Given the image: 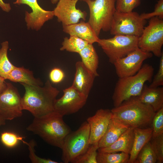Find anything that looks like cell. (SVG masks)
<instances>
[{"label":"cell","instance_id":"1","mask_svg":"<svg viewBox=\"0 0 163 163\" xmlns=\"http://www.w3.org/2000/svg\"><path fill=\"white\" fill-rule=\"evenodd\" d=\"M21 84L25 90L22 97L23 110H28L36 117L54 111V103L59 91L52 85L49 80L43 86Z\"/></svg>","mask_w":163,"mask_h":163},{"label":"cell","instance_id":"2","mask_svg":"<svg viewBox=\"0 0 163 163\" xmlns=\"http://www.w3.org/2000/svg\"><path fill=\"white\" fill-rule=\"evenodd\" d=\"M63 117L54 110L41 117H34L26 129L49 144L61 149L65 139L71 132Z\"/></svg>","mask_w":163,"mask_h":163},{"label":"cell","instance_id":"3","mask_svg":"<svg viewBox=\"0 0 163 163\" xmlns=\"http://www.w3.org/2000/svg\"><path fill=\"white\" fill-rule=\"evenodd\" d=\"M110 110L113 117L133 128L149 127L156 112L150 106L140 101L137 96L124 101Z\"/></svg>","mask_w":163,"mask_h":163},{"label":"cell","instance_id":"4","mask_svg":"<svg viewBox=\"0 0 163 163\" xmlns=\"http://www.w3.org/2000/svg\"><path fill=\"white\" fill-rule=\"evenodd\" d=\"M154 69L152 66L145 63L142 65L135 75L119 78L115 86L112 96L114 107H117L123 101L140 94L145 83L152 80Z\"/></svg>","mask_w":163,"mask_h":163},{"label":"cell","instance_id":"5","mask_svg":"<svg viewBox=\"0 0 163 163\" xmlns=\"http://www.w3.org/2000/svg\"><path fill=\"white\" fill-rule=\"evenodd\" d=\"M89 8L88 22L99 37L102 30H110L113 15L116 11L115 0H82Z\"/></svg>","mask_w":163,"mask_h":163},{"label":"cell","instance_id":"6","mask_svg":"<svg viewBox=\"0 0 163 163\" xmlns=\"http://www.w3.org/2000/svg\"><path fill=\"white\" fill-rule=\"evenodd\" d=\"M90 126L86 121L77 130L71 132L66 136L61 149L62 160L63 162L72 163L87 150L90 145Z\"/></svg>","mask_w":163,"mask_h":163},{"label":"cell","instance_id":"7","mask_svg":"<svg viewBox=\"0 0 163 163\" xmlns=\"http://www.w3.org/2000/svg\"><path fill=\"white\" fill-rule=\"evenodd\" d=\"M139 37L116 35L108 39L99 38L97 43L108 57L109 62L113 64L138 47Z\"/></svg>","mask_w":163,"mask_h":163},{"label":"cell","instance_id":"8","mask_svg":"<svg viewBox=\"0 0 163 163\" xmlns=\"http://www.w3.org/2000/svg\"><path fill=\"white\" fill-rule=\"evenodd\" d=\"M149 19L148 25L144 27L142 34L138 38V47L160 58L163 53V20L158 17Z\"/></svg>","mask_w":163,"mask_h":163},{"label":"cell","instance_id":"9","mask_svg":"<svg viewBox=\"0 0 163 163\" xmlns=\"http://www.w3.org/2000/svg\"><path fill=\"white\" fill-rule=\"evenodd\" d=\"M146 20L143 19L138 13L134 11L127 12H115L110 30L113 35H122L138 37L142 34Z\"/></svg>","mask_w":163,"mask_h":163},{"label":"cell","instance_id":"10","mask_svg":"<svg viewBox=\"0 0 163 163\" xmlns=\"http://www.w3.org/2000/svg\"><path fill=\"white\" fill-rule=\"evenodd\" d=\"M6 89L0 94V117L5 120L21 117L23 114L22 97L17 88L7 83Z\"/></svg>","mask_w":163,"mask_h":163},{"label":"cell","instance_id":"11","mask_svg":"<svg viewBox=\"0 0 163 163\" xmlns=\"http://www.w3.org/2000/svg\"><path fill=\"white\" fill-rule=\"evenodd\" d=\"M152 55V53L137 48L113 63L117 75L119 78H122L135 75L141 68L143 62Z\"/></svg>","mask_w":163,"mask_h":163},{"label":"cell","instance_id":"12","mask_svg":"<svg viewBox=\"0 0 163 163\" xmlns=\"http://www.w3.org/2000/svg\"><path fill=\"white\" fill-rule=\"evenodd\" d=\"M63 94L56 99L54 110L63 116L75 113L85 104L88 97L72 86L63 90Z\"/></svg>","mask_w":163,"mask_h":163},{"label":"cell","instance_id":"13","mask_svg":"<svg viewBox=\"0 0 163 163\" xmlns=\"http://www.w3.org/2000/svg\"><path fill=\"white\" fill-rule=\"evenodd\" d=\"M13 3L25 4L30 7L32 11H25L24 20L28 29L38 31L44 24L54 16L53 11H47L42 8L37 0H16Z\"/></svg>","mask_w":163,"mask_h":163},{"label":"cell","instance_id":"14","mask_svg":"<svg viewBox=\"0 0 163 163\" xmlns=\"http://www.w3.org/2000/svg\"><path fill=\"white\" fill-rule=\"evenodd\" d=\"M78 0H60L53 10L54 16L62 26L77 24L80 20H86L87 13L76 8Z\"/></svg>","mask_w":163,"mask_h":163},{"label":"cell","instance_id":"15","mask_svg":"<svg viewBox=\"0 0 163 163\" xmlns=\"http://www.w3.org/2000/svg\"><path fill=\"white\" fill-rule=\"evenodd\" d=\"M112 117L110 110L100 109L97 111L94 115L87 119L90 127V144L98 142L105 133Z\"/></svg>","mask_w":163,"mask_h":163},{"label":"cell","instance_id":"16","mask_svg":"<svg viewBox=\"0 0 163 163\" xmlns=\"http://www.w3.org/2000/svg\"><path fill=\"white\" fill-rule=\"evenodd\" d=\"M75 67V73L72 86L88 97L96 76L85 66L82 61L76 62Z\"/></svg>","mask_w":163,"mask_h":163},{"label":"cell","instance_id":"17","mask_svg":"<svg viewBox=\"0 0 163 163\" xmlns=\"http://www.w3.org/2000/svg\"><path fill=\"white\" fill-rule=\"evenodd\" d=\"M62 27L65 33L76 36L89 44L97 43L99 39L90 24L83 20L77 24L62 26Z\"/></svg>","mask_w":163,"mask_h":163},{"label":"cell","instance_id":"18","mask_svg":"<svg viewBox=\"0 0 163 163\" xmlns=\"http://www.w3.org/2000/svg\"><path fill=\"white\" fill-rule=\"evenodd\" d=\"M129 127L112 117L105 133L98 142L99 148L110 145Z\"/></svg>","mask_w":163,"mask_h":163},{"label":"cell","instance_id":"19","mask_svg":"<svg viewBox=\"0 0 163 163\" xmlns=\"http://www.w3.org/2000/svg\"><path fill=\"white\" fill-rule=\"evenodd\" d=\"M134 137V128L129 127L114 142L107 147L99 148L97 152H121L129 154L133 146Z\"/></svg>","mask_w":163,"mask_h":163},{"label":"cell","instance_id":"20","mask_svg":"<svg viewBox=\"0 0 163 163\" xmlns=\"http://www.w3.org/2000/svg\"><path fill=\"white\" fill-rule=\"evenodd\" d=\"M137 97L142 102L152 107L155 112L163 107V87L152 88L145 84Z\"/></svg>","mask_w":163,"mask_h":163},{"label":"cell","instance_id":"21","mask_svg":"<svg viewBox=\"0 0 163 163\" xmlns=\"http://www.w3.org/2000/svg\"><path fill=\"white\" fill-rule=\"evenodd\" d=\"M152 128H134V137L133 145L129 154V163H134L140 151L152 137Z\"/></svg>","mask_w":163,"mask_h":163},{"label":"cell","instance_id":"22","mask_svg":"<svg viewBox=\"0 0 163 163\" xmlns=\"http://www.w3.org/2000/svg\"><path fill=\"white\" fill-rule=\"evenodd\" d=\"M7 79L29 85L42 86L43 85L40 79L34 77L32 71L24 67L15 66L9 74Z\"/></svg>","mask_w":163,"mask_h":163},{"label":"cell","instance_id":"23","mask_svg":"<svg viewBox=\"0 0 163 163\" xmlns=\"http://www.w3.org/2000/svg\"><path fill=\"white\" fill-rule=\"evenodd\" d=\"M85 66L96 77L99 76L97 69L99 58L93 44H88L78 53Z\"/></svg>","mask_w":163,"mask_h":163},{"label":"cell","instance_id":"24","mask_svg":"<svg viewBox=\"0 0 163 163\" xmlns=\"http://www.w3.org/2000/svg\"><path fill=\"white\" fill-rule=\"evenodd\" d=\"M0 49V76L7 79L11 72L15 67L10 61L8 56L9 43L7 41L2 42Z\"/></svg>","mask_w":163,"mask_h":163},{"label":"cell","instance_id":"25","mask_svg":"<svg viewBox=\"0 0 163 163\" xmlns=\"http://www.w3.org/2000/svg\"><path fill=\"white\" fill-rule=\"evenodd\" d=\"M129 155L123 152H97V163H129Z\"/></svg>","mask_w":163,"mask_h":163},{"label":"cell","instance_id":"26","mask_svg":"<svg viewBox=\"0 0 163 163\" xmlns=\"http://www.w3.org/2000/svg\"><path fill=\"white\" fill-rule=\"evenodd\" d=\"M88 44L87 42L76 36H70L69 38H64L60 50L78 53Z\"/></svg>","mask_w":163,"mask_h":163},{"label":"cell","instance_id":"27","mask_svg":"<svg viewBox=\"0 0 163 163\" xmlns=\"http://www.w3.org/2000/svg\"><path fill=\"white\" fill-rule=\"evenodd\" d=\"M157 158L153 150L150 141L141 149L137 156L135 163H155Z\"/></svg>","mask_w":163,"mask_h":163},{"label":"cell","instance_id":"28","mask_svg":"<svg viewBox=\"0 0 163 163\" xmlns=\"http://www.w3.org/2000/svg\"><path fill=\"white\" fill-rule=\"evenodd\" d=\"M98 142L90 144L87 150L77 158L73 163H97V156Z\"/></svg>","mask_w":163,"mask_h":163},{"label":"cell","instance_id":"29","mask_svg":"<svg viewBox=\"0 0 163 163\" xmlns=\"http://www.w3.org/2000/svg\"><path fill=\"white\" fill-rule=\"evenodd\" d=\"M151 125L153 130L152 138L163 134V107L155 112Z\"/></svg>","mask_w":163,"mask_h":163},{"label":"cell","instance_id":"30","mask_svg":"<svg viewBox=\"0 0 163 163\" xmlns=\"http://www.w3.org/2000/svg\"><path fill=\"white\" fill-rule=\"evenodd\" d=\"M140 4V0H115L116 10L120 12H131Z\"/></svg>","mask_w":163,"mask_h":163},{"label":"cell","instance_id":"31","mask_svg":"<svg viewBox=\"0 0 163 163\" xmlns=\"http://www.w3.org/2000/svg\"><path fill=\"white\" fill-rule=\"evenodd\" d=\"M24 143L28 146L29 151V157L32 163H58L57 161L50 159L42 158L38 156L35 153L34 147L36 143L34 139L31 140L29 142H27L22 139L21 141Z\"/></svg>","mask_w":163,"mask_h":163},{"label":"cell","instance_id":"32","mask_svg":"<svg viewBox=\"0 0 163 163\" xmlns=\"http://www.w3.org/2000/svg\"><path fill=\"white\" fill-rule=\"evenodd\" d=\"M152 147L157 158V162H163V134L152 138L150 140Z\"/></svg>","mask_w":163,"mask_h":163},{"label":"cell","instance_id":"33","mask_svg":"<svg viewBox=\"0 0 163 163\" xmlns=\"http://www.w3.org/2000/svg\"><path fill=\"white\" fill-rule=\"evenodd\" d=\"M24 138L14 133L5 132L2 133L1 136L2 143L6 146L12 148L15 146L19 141H21Z\"/></svg>","mask_w":163,"mask_h":163},{"label":"cell","instance_id":"34","mask_svg":"<svg viewBox=\"0 0 163 163\" xmlns=\"http://www.w3.org/2000/svg\"><path fill=\"white\" fill-rule=\"evenodd\" d=\"M143 19H149L151 18L158 17L161 19L163 18V0H158L155 7L154 11L149 13H143L140 14Z\"/></svg>","mask_w":163,"mask_h":163},{"label":"cell","instance_id":"35","mask_svg":"<svg viewBox=\"0 0 163 163\" xmlns=\"http://www.w3.org/2000/svg\"><path fill=\"white\" fill-rule=\"evenodd\" d=\"M163 85V53L160 57L159 66L158 72L149 86V87L155 88Z\"/></svg>","mask_w":163,"mask_h":163},{"label":"cell","instance_id":"36","mask_svg":"<svg viewBox=\"0 0 163 163\" xmlns=\"http://www.w3.org/2000/svg\"><path fill=\"white\" fill-rule=\"evenodd\" d=\"M65 77L63 72L60 69L55 68L52 69L49 73V78L53 83H58L62 81Z\"/></svg>","mask_w":163,"mask_h":163},{"label":"cell","instance_id":"37","mask_svg":"<svg viewBox=\"0 0 163 163\" xmlns=\"http://www.w3.org/2000/svg\"><path fill=\"white\" fill-rule=\"evenodd\" d=\"M0 7L3 11L6 12H9L11 9L10 4L5 3L3 0H0Z\"/></svg>","mask_w":163,"mask_h":163},{"label":"cell","instance_id":"38","mask_svg":"<svg viewBox=\"0 0 163 163\" xmlns=\"http://www.w3.org/2000/svg\"><path fill=\"white\" fill-rule=\"evenodd\" d=\"M4 78L0 76V94L3 92L7 87V83L5 82Z\"/></svg>","mask_w":163,"mask_h":163},{"label":"cell","instance_id":"39","mask_svg":"<svg viewBox=\"0 0 163 163\" xmlns=\"http://www.w3.org/2000/svg\"><path fill=\"white\" fill-rule=\"evenodd\" d=\"M5 120L0 117V126L5 125Z\"/></svg>","mask_w":163,"mask_h":163},{"label":"cell","instance_id":"40","mask_svg":"<svg viewBox=\"0 0 163 163\" xmlns=\"http://www.w3.org/2000/svg\"><path fill=\"white\" fill-rule=\"evenodd\" d=\"M60 0H50L52 4H54L57 3Z\"/></svg>","mask_w":163,"mask_h":163},{"label":"cell","instance_id":"41","mask_svg":"<svg viewBox=\"0 0 163 163\" xmlns=\"http://www.w3.org/2000/svg\"><path fill=\"white\" fill-rule=\"evenodd\" d=\"M92 0V1H94V0Z\"/></svg>","mask_w":163,"mask_h":163}]
</instances>
